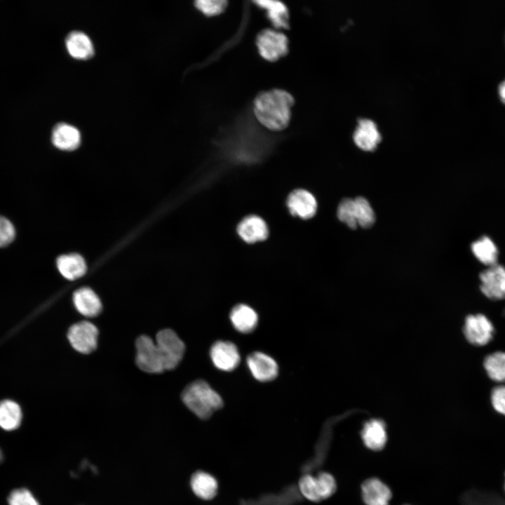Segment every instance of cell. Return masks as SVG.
<instances>
[{
	"mask_svg": "<svg viewBox=\"0 0 505 505\" xmlns=\"http://www.w3.org/2000/svg\"><path fill=\"white\" fill-rule=\"evenodd\" d=\"M295 100L281 89H272L259 94L254 100L253 111L257 119L269 130L280 131L289 124Z\"/></svg>",
	"mask_w": 505,
	"mask_h": 505,
	"instance_id": "obj_1",
	"label": "cell"
},
{
	"mask_svg": "<svg viewBox=\"0 0 505 505\" xmlns=\"http://www.w3.org/2000/svg\"><path fill=\"white\" fill-rule=\"evenodd\" d=\"M182 399L189 410L203 419L209 418L223 405L220 394L203 380L189 384L182 391Z\"/></svg>",
	"mask_w": 505,
	"mask_h": 505,
	"instance_id": "obj_2",
	"label": "cell"
},
{
	"mask_svg": "<svg viewBox=\"0 0 505 505\" xmlns=\"http://www.w3.org/2000/svg\"><path fill=\"white\" fill-rule=\"evenodd\" d=\"M156 344L160 352L165 370H170L178 365L183 358L185 346L178 335L170 329L159 331Z\"/></svg>",
	"mask_w": 505,
	"mask_h": 505,
	"instance_id": "obj_3",
	"label": "cell"
},
{
	"mask_svg": "<svg viewBox=\"0 0 505 505\" xmlns=\"http://www.w3.org/2000/svg\"><path fill=\"white\" fill-rule=\"evenodd\" d=\"M136 346V363L138 368L148 373H160L165 370L163 361L155 342L149 337H138Z\"/></svg>",
	"mask_w": 505,
	"mask_h": 505,
	"instance_id": "obj_4",
	"label": "cell"
},
{
	"mask_svg": "<svg viewBox=\"0 0 505 505\" xmlns=\"http://www.w3.org/2000/svg\"><path fill=\"white\" fill-rule=\"evenodd\" d=\"M256 45L261 56L271 62L278 60L288 52L287 37L282 33L269 29L257 34Z\"/></svg>",
	"mask_w": 505,
	"mask_h": 505,
	"instance_id": "obj_5",
	"label": "cell"
},
{
	"mask_svg": "<svg viewBox=\"0 0 505 505\" xmlns=\"http://www.w3.org/2000/svg\"><path fill=\"white\" fill-rule=\"evenodd\" d=\"M67 337L76 351L81 354H90L97 347L98 330L92 323L83 321L69 328Z\"/></svg>",
	"mask_w": 505,
	"mask_h": 505,
	"instance_id": "obj_6",
	"label": "cell"
},
{
	"mask_svg": "<svg viewBox=\"0 0 505 505\" xmlns=\"http://www.w3.org/2000/svg\"><path fill=\"white\" fill-rule=\"evenodd\" d=\"M464 334L471 344L484 346L492 339L494 326L483 314L469 315L465 319Z\"/></svg>",
	"mask_w": 505,
	"mask_h": 505,
	"instance_id": "obj_7",
	"label": "cell"
},
{
	"mask_svg": "<svg viewBox=\"0 0 505 505\" xmlns=\"http://www.w3.org/2000/svg\"><path fill=\"white\" fill-rule=\"evenodd\" d=\"M481 292L492 300L505 299V267L499 264L488 267L480 274Z\"/></svg>",
	"mask_w": 505,
	"mask_h": 505,
	"instance_id": "obj_8",
	"label": "cell"
},
{
	"mask_svg": "<svg viewBox=\"0 0 505 505\" xmlns=\"http://www.w3.org/2000/svg\"><path fill=\"white\" fill-rule=\"evenodd\" d=\"M286 206L289 213L302 220L312 218L318 208L315 196L304 189H295L286 198Z\"/></svg>",
	"mask_w": 505,
	"mask_h": 505,
	"instance_id": "obj_9",
	"label": "cell"
},
{
	"mask_svg": "<svg viewBox=\"0 0 505 505\" xmlns=\"http://www.w3.org/2000/svg\"><path fill=\"white\" fill-rule=\"evenodd\" d=\"M236 232L241 239L247 244H255L268 238L269 229L264 220L257 215L245 216L238 223Z\"/></svg>",
	"mask_w": 505,
	"mask_h": 505,
	"instance_id": "obj_10",
	"label": "cell"
},
{
	"mask_svg": "<svg viewBox=\"0 0 505 505\" xmlns=\"http://www.w3.org/2000/svg\"><path fill=\"white\" fill-rule=\"evenodd\" d=\"M210 356L214 365L223 371L234 370L241 356L236 346L229 341H217L210 348Z\"/></svg>",
	"mask_w": 505,
	"mask_h": 505,
	"instance_id": "obj_11",
	"label": "cell"
},
{
	"mask_svg": "<svg viewBox=\"0 0 505 505\" xmlns=\"http://www.w3.org/2000/svg\"><path fill=\"white\" fill-rule=\"evenodd\" d=\"M248 367L252 376L260 382H269L276 378L278 368L275 360L262 352H253L247 358Z\"/></svg>",
	"mask_w": 505,
	"mask_h": 505,
	"instance_id": "obj_12",
	"label": "cell"
},
{
	"mask_svg": "<svg viewBox=\"0 0 505 505\" xmlns=\"http://www.w3.org/2000/svg\"><path fill=\"white\" fill-rule=\"evenodd\" d=\"M355 144L365 151H372L381 140V134L376 123L368 119L359 120L354 133Z\"/></svg>",
	"mask_w": 505,
	"mask_h": 505,
	"instance_id": "obj_13",
	"label": "cell"
},
{
	"mask_svg": "<svg viewBox=\"0 0 505 505\" xmlns=\"http://www.w3.org/2000/svg\"><path fill=\"white\" fill-rule=\"evenodd\" d=\"M362 497L366 505H389L391 492L380 480L372 478L362 485Z\"/></svg>",
	"mask_w": 505,
	"mask_h": 505,
	"instance_id": "obj_14",
	"label": "cell"
},
{
	"mask_svg": "<svg viewBox=\"0 0 505 505\" xmlns=\"http://www.w3.org/2000/svg\"><path fill=\"white\" fill-rule=\"evenodd\" d=\"M73 302L76 309L86 317L96 316L102 310L99 297L88 287L79 288L74 292Z\"/></svg>",
	"mask_w": 505,
	"mask_h": 505,
	"instance_id": "obj_15",
	"label": "cell"
},
{
	"mask_svg": "<svg viewBox=\"0 0 505 505\" xmlns=\"http://www.w3.org/2000/svg\"><path fill=\"white\" fill-rule=\"evenodd\" d=\"M52 142L57 148L72 151L76 149L81 142V135L74 126L65 123L57 124L52 132Z\"/></svg>",
	"mask_w": 505,
	"mask_h": 505,
	"instance_id": "obj_16",
	"label": "cell"
},
{
	"mask_svg": "<svg viewBox=\"0 0 505 505\" xmlns=\"http://www.w3.org/2000/svg\"><path fill=\"white\" fill-rule=\"evenodd\" d=\"M361 436L368 448L375 451L382 450L387 440L384 422L377 419L369 420L363 426Z\"/></svg>",
	"mask_w": 505,
	"mask_h": 505,
	"instance_id": "obj_17",
	"label": "cell"
},
{
	"mask_svg": "<svg viewBox=\"0 0 505 505\" xmlns=\"http://www.w3.org/2000/svg\"><path fill=\"white\" fill-rule=\"evenodd\" d=\"M230 320L236 330L248 333L256 328L258 316L252 307L245 304H238L232 308Z\"/></svg>",
	"mask_w": 505,
	"mask_h": 505,
	"instance_id": "obj_18",
	"label": "cell"
},
{
	"mask_svg": "<svg viewBox=\"0 0 505 505\" xmlns=\"http://www.w3.org/2000/svg\"><path fill=\"white\" fill-rule=\"evenodd\" d=\"M69 54L74 58L86 60L94 54V48L90 38L83 32L74 31L69 33L65 40Z\"/></svg>",
	"mask_w": 505,
	"mask_h": 505,
	"instance_id": "obj_19",
	"label": "cell"
},
{
	"mask_svg": "<svg viewBox=\"0 0 505 505\" xmlns=\"http://www.w3.org/2000/svg\"><path fill=\"white\" fill-rule=\"evenodd\" d=\"M191 488L198 497L209 500L217 494L218 484L215 477L205 471H196L190 480Z\"/></svg>",
	"mask_w": 505,
	"mask_h": 505,
	"instance_id": "obj_20",
	"label": "cell"
},
{
	"mask_svg": "<svg viewBox=\"0 0 505 505\" xmlns=\"http://www.w3.org/2000/svg\"><path fill=\"white\" fill-rule=\"evenodd\" d=\"M57 267L60 274L69 280L81 277L87 269L83 258L78 254L61 255L57 260Z\"/></svg>",
	"mask_w": 505,
	"mask_h": 505,
	"instance_id": "obj_21",
	"label": "cell"
},
{
	"mask_svg": "<svg viewBox=\"0 0 505 505\" xmlns=\"http://www.w3.org/2000/svg\"><path fill=\"white\" fill-rule=\"evenodd\" d=\"M22 413L20 405L12 400L0 403V427L5 431L16 429L21 423Z\"/></svg>",
	"mask_w": 505,
	"mask_h": 505,
	"instance_id": "obj_22",
	"label": "cell"
},
{
	"mask_svg": "<svg viewBox=\"0 0 505 505\" xmlns=\"http://www.w3.org/2000/svg\"><path fill=\"white\" fill-rule=\"evenodd\" d=\"M471 250L475 257L487 267L497 264L498 249L490 238H480L472 243Z\"/></svg>",
	"mask_w": 505,
	"mask_h": 505,
	"instance_id": "obj_23",
	"label": "cell"
},
{
	"mask_svg": "<svg viewBox=\"0 0 505 505\" xmlns=\"http://www.w3.org/2000/svg\"><path fill=\"white\" fill-rule=\"evenodd\" d=\"M255 3L267 11L274 26L276 28H288V11L285 4L278 1H256Z\"/></svg>",
	"mask_w": 505,
	"mask_h": 505,
	"instance_id": "obj_24",
	"label": "cell"
},
{
	"mask_svg": "<svg viewBox=\"0 0 505 505\" xmlns=\"http://www.w3.org/2000/svg\"><path fill=\"white\" fill-rule=\"evenodd\" d=\"M488 377L497 382H505V353L497 351L487 356L483 362Z\"/></svg>",
	"mask_w": 505,
	"mask_h": 505,
	"instance_id": "obj_25",
	"label": "cell"
},
{
	"mask_svg": "<svg viewBox=\"0 0 505 505\" xmlns=\"http://www.w3.org/2000/svg\"><path fill=\"white\" fill-rule=\"evenodd\" d=\"M354 201L355 215L358 225L363 228L370 227L375 221V214L368 201L362 196Z\"/></svg>",
	"mask_w": 505,
	"mask_h": 505,
	"instance_id": "obj_26",
	"label": "cell"
},
{
	"mask_svg": "<svg viewBox=\"0 0 505 505\" xmlns=\"http://www.w3.org/2000/svg\"><path fill=\"white\" fill-rule=\"evenodd\" d=\"M298 485L301 494L306 499L314 502L321 501L316 476L304 475L299 479Z\"/></svg>",
	"mask_w": 505,
	"mask_h": 505,
	"instance_id": "obj_27",
	"label": "cell"
},
{
	"mask_svg": "<svg viewBox=\"0 0 505 505\" xmlns=\"http://www.w3.org/2000/svg\"><path fill=\"white\" fill-rule=\"evenodd\" d=\"M337 215L338 219L349 228L356 229L357 227L354 199L344 198L338 206Z\"/></svg>",
	"mask_w": 505,
	"mask_h": 505,
	"instance_id": "obj_28",
	"label": "cell"
},
{
	"mask_svg": "<svg viewBox=\"0 0 505 505\" xmlns=\"http://www.w3.org/2000/svg\"><path fill=\"white\" fill-rule=\"evenodd\" d=\"M195 6L207 16H214L222 13L227 6L224 0H198Z\"/></svg>",
	"mask_w": 505,
	"mask_h": 505,
	"instance_id": "obj_29",
	"label": "cell"
},
{
	"mask_svg": "<svg viewBox=\"0 0 505 505\" xmlns=\"http://www.w3.org/2000/svg\"><path fill=\"white\" fill-rule=\"evenodd\" d=\"M8 505H40L32 492L26 488L13 490L8 497Z\"/></svg>",
	"mask_w": 505,
	"mask_h": 505,
	"instance_id": "obj_30",
	"label": "cell"
},
{
	"mask_svg": "<svg viewBox=\"0 0 505 505\" xmlns=\"http://www.w3.org/2000/svg\"><path fill=\"white\" fill-rule=\"evenodd\" d=\"M321 499L330 497L336 490V482L334 477L326 472H321L316 476Z\"/></svg>",
	"mask_w": 505,
	"mask_h": 505,
	"instance_id": "obj_31",
	"label": "cell"
},
{
	"mask_svg": "<svg viewBox=\"0 0 505 505\" xmlns=\"http://www.w3.org/2000/svg\"><path fill=\"white\" fill-rule=\"evenodd\" d=\"M15 237V229L6 218L0 216V247L9 244Z\"/></svg>",
	"mask_w": 505,
	"mask_h": 505,
	"instance_id": "obj_32",
	"label": "cell"
},
{
	"mask_svg": "<svg viewBox=\"0 0 505 505\" xmlns=\"http://www.w3.org/2000/svg\"><path fill=\"white\" fill-rule=\"evenodd\" d=\"M491 403L496 412L505 416V386H498L493 389Z\"/></svg>",
	"mask_w": 505,
	"mask_h": 505,
	"instance_id": "obj_33",
	"label": "cell"
},
{
	"mask_svg": "<svg viewBox=\"0 0 505 505\" xmlns=\"http://www.w3.org/2000/svg\"><path fill=\"white\" fill-rule=\"evenodd\" d=\"M498 91L501 100L505 104V80L499 85Z\"/></svg>",
	"mask_w": 505,
	"mask_h": 505,
	"instance_id": "obj_34",
	"label": "cell"
},
{
	"mask_svg": "<svg viewBox=\"0 0 505 505\" xmlns=\"http://www.w3.org/2000/svg\"><path fill=\"white\" fill-rule=\"evenodd\" d=\"M3 460V453L0 449V462Z\"/></svg>",
	"mask_w": 505,
	"mask_h": 505,
	"instance_id": "obj_35",
	"label": "cell"
},
{
	"mask_svg": "<svg viewBox=\"0 0 505 505\" xmlns=\"http://www.w3.org/2000/svg\"><path fill=\"white\" fill-rule=\"evenodd\" d=\"M504 492H505V472H504Z\"/></svg>",
	"mask_w": 505,
	"mask_h": 505,
	"instance_id": "obj_36",
	"label": "cell"
}]
</instances>
